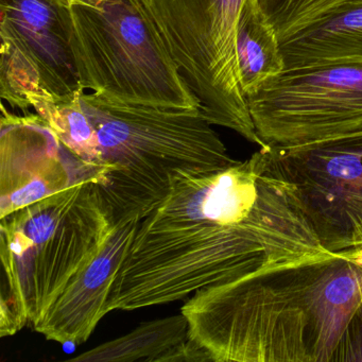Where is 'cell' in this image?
<instances>
[{"mask_svg":"<svg viewBox=\"0 0 362 362\" xmlns=\"http://www.w3.org/2000/svg\"><path fill=\"white\" fill-rule=\"evenodd\" d=\"M189 324L185 315H173L139 324L136 328L114 340L107 341L69 361L156 362L175 345L187 340Z\"/></svg>","mask_w":362,"mask_h":362,"instance_id":"14","label":"cell"},{"mask_svg":"<svg viewBox=\"0 0 362 362\" xmlns=\"http://www.w3.org/2000/svg\"><path fill=\"white\" fill-rule=\"evenodd\" d=\"M330 253L362 252V131L291 148H264Z\"/></svg>","mask_w":362,"mask_h":362,"instance_id":"8","label":"cell"},{"mask_svg":"<svg viewBox=\"0 0 362 362\" xmlns=\"http://www.w3.org/2000/svg\"><path fill=\"white\" fill-rule=\"evenodd\" d=\"M33 109L78 158L94 166H107L101 156L98 133L84 110L81 97L67 100L42 97L33 103Z\"/></svg>","mask_w":362,"mask_h":362,"instance_id":"15","label":"cell"},{"mask_svg":"<svg viewBox=\"0 0 362 362\" xmlns=\"http://www.w3.org/2000/svg\"><path fill=\"white\" fill-rule=\"evenodd\" d=\"M111 168L83 162L37 113L20 116L1 103L0 219L80 184H103Z\"/></svg>","mask_w":362,"mask_h":362,"instance_id":"10","label":"cell"},{"mask_svg":"<svg viewBox=\"0 0 362 362\" xmlns=\"http://www.w3.org/2000/svg\"><path fill=\"white\" fill-rule=\"evenodd\" d=\"M281 52L285 71L362 61V5L281 42Z\"/></svg>","mask_w":362,"mask_h":362,"instance_id":"12","label":"cell"},{"mask_svg":"<svg viewBox=\"0 0 362 362\" xmlns=\"http://www.w3.org/2000/svg\"><path fill=\"white\" fill-rule=\"evenodd\" d=\"M71 35L69 0H0L1 88L14 97H81Z\"/></svg>","mask_w":362,"mask_h":362,"instance_id":"9","label":"cell"},{"mask_svg":"<svg viewBox=\"0 0 362 362\" xmlns=\"http://www.w3.org/2000/svg\"><path fill=\"white\" fill-rule=\"evenodd\" d=\"M213 361L209 351L201 346L194 339L188 337L187 340L175 345L173 349L158 358L156 362H204Z\"/></svg>","mask_w":362,"mask_h":362,"instance_id":"17","label":"cell"},{"mask_svg":"<svg viewBox=\"0 0 362 362\" xmlns=\"http://www.w3.org/2000/svg\"><path fill=\"white\" fill-rule=\"evenodd\" d=\"M81 100L98 133L103 162L111 167L97 186L114 223L132 214L143 220L177 179L238 162L200 109L120 105L86 93Z\"/></svg>","mask_w":362,"mask_h":362,"instance_id":"3","label":"cell"},{"mask_svg":"<svg viewBox=\"0 0 362 362\" xmlns=\"http://www.w3.org/2000/svg\"><path fill=\"white\" fill-rule=\"evenodd\" d=\"M69 13L84 90L120 105L200 109L139 0H71Z\"/></svg>","mask_w":362,"mask_h":362,"instance_id":"5","label":"cell"},{"mask_svg":"<svg viewBox=\"0 0 362 362\" xmlns=\"http://www.w3.org/2000/svg\"><path fill=\"white\" fill-rule=\"evenodd\" d=\"M329 253L259 148L228 168L175 182L139 223L107 311L168 304Z\"/></svg>","mask_w":362,"mask_h":362,"instance_id":"1","label":"cell"},{"mask_svg":"<svg viewBox=\"0 0 362 362\" xmlns=\"http://www.w3.org/2000/svg\"><path fill=\"white\" fill-rule=\"evenodd\" d=\"M141 219L137 214L114 224L109 238L90 262L67 284L49 307L35 332L47 340L81 344L107 315V306L120 270L129 255Z\"/></svg>","mask_w":362,"mask_h":362,"instance_id":"11","label":"cell"},{"mask_svg":"<svg viewBox=\"0 0 362 362\" xmlns=\"http://www.w3.org/2000/svg\"><path fill=\"white\" fill-rule=\"evenodd\" d=\"M209 124L259 146L239 84L236 31L247 0H139Z\"/></svg>","mask_w":362,"mask_h":362,"instance_id":"6","label":"cell"},{"mask_svg":"<svg viewBox=\"0 0 362 362\" xmlns=\"http://www.w3.org/2000/svg\"><path fill=\"white\" fill-rule=\"evenodd\" d=\"M114 221L94 182L0 219V337L37 325L109 238Z\"/></svg>","mask_w":362,"mask_h":362,"instance_id":"4","label":"cell"},{"mask_svg":"<svg viewBox=\"0 0 362 362\" xmlns=\"http://www.w3.org/2000/svg\"><path fill=\"white\" fill-rule=\"evenodd\" d=\"M267 20L284 42L296 33L362 5V0H258Z\"/></svg>","mask_w":362,"mask_h":362,"instance_id":"16","label":"cell"},{"mask_svg":"<svg viewBox=\"0 0 362 362\" xmlns=\"http://www.w3.org/2000/svg\"><path fill=\"white\" fill-rule=\"evenodd\" d=\"M239 84L245 99L285 71L281 41L258 0H247L236 31Z\"/></svg>","mask_w":362,"mask_h":362,"instance_id":"13","label":"cell"},{"mask_svg":"<svg viewBox=\"0 0 362 362\" xmlns=\"http://www.w3.org/2000/svg\"><path fill=\"white\" fill-rule=\"evenodd\" d=\"M259 148H291L362 131V61L285 71L247 97Z\"/></svg>","mask_w":362,"mask_h":362,"instance_id":"7","label":"cell"},{"mask_svg":"<svg viewBox=\"0 0 362 362\" xmlns=\"http://www.w3.org/2000/svg\"><path fill=\"white\" fill-rule=\"evenodd\" d=\"M361 252L329 253L199 290L182 307L214 362L362 361Z\"/></svg>","mask_w":362,"mask_h":362,"instance_id":"2","label":"cell"},{"mask_svg":"<svg viewBox=\"0 0 362 362\" xmlns=\"http://www.w3.org/2000/svg\"><path fill=\"white\" fill-rule=\"evenodd\" d=\"M360 267H361V274H362V252H361V258H360Z\"/></svg>","mask_w":362,"mask_h":362,"instance_id":"18","label":"cell"},{"mask_svg":"<svg viewBox=\"0 0 362 362\" xmlns=\"http://www.w3.org/2000/svg\"><path fill=\"white\" fill-rule=\"evenodd\" d=\"M69 3H71V0H69Z\"/></svg>","mask_w":362,"mask_h":362,"instance_id":"19","label":"cell"}]
</instances>
